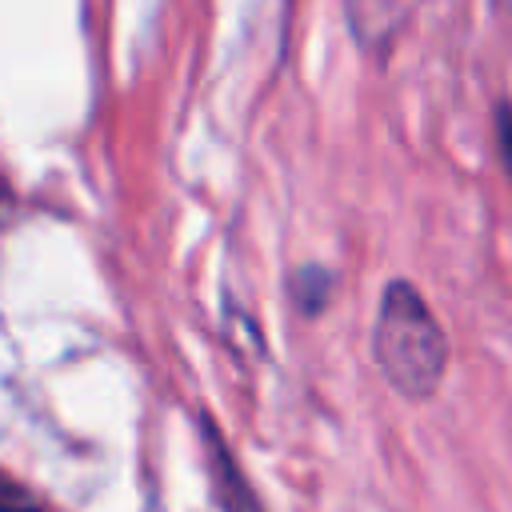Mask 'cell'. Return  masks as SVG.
<instances>
[{
  "label": "cell",
  "mask_w": 512,
  "mask_h": 512,
  "mask_svg": "<svg viewBox=\"0 0 512 512\" xmlns=\"http://www.w3.org/2000/svg\"><path fill=\"white\" fill-rule=\"evenodd\" d=\"M416 4L420 0H344V12H348V28L360 40V48L384 52L400 36Z\"/></svg>",
  "instance_id": "obj_3"
},
{
  "label": "cell",
  "mask_w": 512,
  "mask_h": 512,
  "mask_svg": "<svg viewBox=\"0 0 512 512\" xmlns=\"http://www.w3.org/2000/svg\"><path fill=\"white\" fill-rule=\"evenodd\" d=\"M500 144H504V156H508V164H512V108L500 112Z\"/></svg>",
  "instance_id": "obj_6"
},
{
  "label": "cell",
  "mask_w": 512,
  "mask_h": 512,
  "mask_svg": "<svg viewBox=\"0 0 512 512\" xmlns=\"http://www.w3.org/2000/svg\"><path fill=\"white\" fill-rule=\"evenodd\" d=\"M0 512H40V504L24 484H16L12 476L0 472Z\"/></svg>",
  "instance_id": "obj_5"
},
{
  "label": "cell",
  "mask_w": 512,
  "mask_h": 512,
  "mask_svg": "<svg viewBox=\"0 0 512 512\" xmlns=\"http://www.w3.org/2000/svg\"><path fill=\"white\" fill-rule=\"evenodd\" d=\"M372 356L404 400H428L448 368V336L408 280H392L372 328Z\"/></svg>",
  "instance_id": "obj_1"
},
{
  "label": "cell",
  "mask_w": 512,
  "mask_h": 512,
  "mask_svg": "<svg viewBox=\"0 0 512 512\" xmlns=\"http://www.w3.org/2000/svg\"><path fill=\"white\" fill-rule=\"evenodd\" d=\"M332 296V272L308 264L304 272H296V300L304 304V312H320L324 300Z\"/></svg>",
  "instance_id": "obj_4"
},
{
  "label": "cell",
  "mask_w": 512,
  "mask_h": 512,
  "mask_svg": "<svg viewBox=\"0 0 512 512\" xmlns=\"http://www.w3.org/2000/svg\"><path fill=\"white\" fill-rule=\"evenodd\" d=\"M200 436H204V456H208V476H212V492H216V504L224 512H264L260 496L252 492V484L244 480L240 464L232 460L228 444L220 440L216 424L204 416L200 420Z\"/></svg>",
  "instance_id": "obj_2"
}]
</instances>
